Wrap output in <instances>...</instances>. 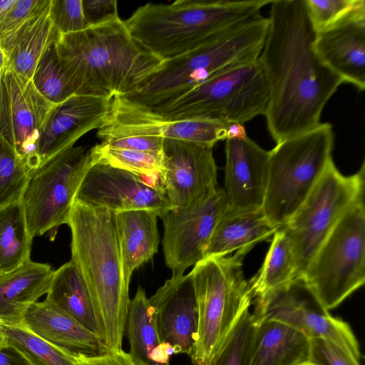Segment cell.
Instances as JSON below:
<instances>
[{
	"instance_id": "484cf974",
	"label": "cell",
	"mask_w": 365,
	"mask_h": 365,
	"mask_svg": "<svg viewBox=\"0 0 365 365\" xmlns=\"http://www.w3.org/2000/svg\"><path fill=\"white\" fill-rule=\"evenodd\" d=\"M256 322L250 365H304L309 362V338L275 320Z\"/></svg>"
},
{
	"instance_id": "f35d334b",
	"label": "cell",
	"mask_w": 365,
	"mask_h": 365,
	"mask_svg": "<svg viewBox=\"0 0 365 365\" xmlns=\"http://www.w3.org/2000/svg\"><path fill=\"white\" fill-rule=\"evenodd\" d=\"M50 17L59 34L76 33L88 27L82 0H51Z\"/></svg>"
},
{
	"instance_id": "5b68a950",
	"label": "cell",
	"mask_w": 365,
	"mask_h": 365,
	"mask_svg": "<svg viewBox=\"0 0 365 365\" xmlns=\"http://www.w3.org/2000/svg\"><path fill=\"white\" fill-rule=\"evenodd\" d=\"M269 0H178L146 4L124 21L131 35L162 60L184 53L259 14Z\"/></svg>"
},
{
	"instance_id": "8fae6325",
	"label": "cell",
	"mask_w": 365,
	"mask_h": 365,
	"mask_svg": "<svg viewBox=\"0 0 365 365\" xmlns=\"http://www.w3.org/2000/svg\"><path fill=\"white\" fill-rule=\"evenodd\" d=\"M93 162L90 150L71 147L43 162L31 174L21 198L31 236L48 233L67 224L77 191Z\"/></svg>"
},
{
	"instance_id": "2e32d148",
	"label": "cell",
	"mask_w": 365,
	"mask_h": 365,
	"mask_svg": "<svg viewBox=\"0 0 365 365\" xmlns=\"http://www.w3.org/2000/svg\"><path fill=\"white\" fill-rule=\"evenodd\" d=\"M74 200L114 212L150 209L158 217L172 209L160 184L100 163L90 167Z\"/></svg>"
},
{
	"instance_id": "ac0fdd59",
	"label": "cell",
	"mask_w": 365,
	"mask_h": 365,
	"mask_svg": "<svg viewBox=\"0 0 365 365\" xmlns=\"http://www.w3.org/2000/svg\"><path fill=\"white\" fill-rule=\"evenodd\" d=\"M225 187L228 208L235 212L262 210L267 176L269 151L248 136L225 140Z\"/></svg>"
},
{
	"instance_id": "4dcf8cb0",
	"label": "cell",
	"mask_w": 365,
	"mask_h": 365,
	"mask_svg": "<svg viewBox=\"0 0 365 365\" xmlns=\"http://www.w3.org/2000/svg\"><path fill=\"white\" fill-rule=\"evenodd\" d=\"M297 278L290 243L279 228L273 238L258 272L248 282L253 297L278 289Z\"/></svg>"
},
{
	"instance_id": "83f0119b",
	"label": "cell",
	"mask_w": 365,
	"mask_h": 365,
	"mask_svg": "<svg viewBox=\"0 0 365 365\" xmlns=\"http://www.w3.org/2000/svg\"><path fill=\"white\" fill-rule=\"evenodd\" d=\"M50 6L0 41L7 55V68L29 79L45 50L59 36L50 17Z\"/></svg>"
},
{
	"instance_id": "7bdbcfd3",
	"label": "cell",
	"mask_w": 365,
	"mask_h": 365,
	"mask_svg": "<svg viewBox=\"0 0 365 365\" xmlns=\"http://www.w3.org/2000/svg\"><path fill=\"white\" fill-rule=\"evenodd\" d=\"M76 360L79 365H138L129 354L120 350L107 351L96 356H81Z\"/></svg>"
},
{
	"instance_id": "7c38bea8",
	"label": "cell",
	"mask_w": 365,
	"mask_h": 365,
	"mask_svg": "<svg viewBox=\"0 0 365 365\" xmlns=\"http://www.w3.org/2000/svg\"><path fill=\"white\" fill-rule=\"evenodd\" d=\"M252 313L257 321L275 320L309 339L329 340L360 359L359 342L349 325L331 316L302 277L256 297Z\"/></svg>"
},
{
	"instance_id": "d6a6232c",
	"label": "cell",
	"mask_w": 365,
	"mask_h": 365,
	"mask_svg": "<svg viewBox=\"0 0 365 365\" xmlns=\"http://www.w3.org/2000/svg\"><path fill=\"white\" fill-rule=\"evenodd\" d=\"M93 163H100L147 178H154L163 169V153L110 147L99 143L90 149Z\"/></svg>"
},
{
	"instance_id": "603a6c76",
	"label": "cell",
	"mask_w": 365,
	"mask_h": 365,
	"mask_svg": "<svg viewBox=\"0 0 365 365\" xmlns=\"http://www.w3.org/2000/svg\"><path fill=\"white\" fill-rule=\"evenodd\" d=\"M158 212L134 209L115 212V223L125 282L133 272L158 252Z\"/></svg>"
},
{
	"instance_id": "cb8c5ba5",
	"label": "cell",
	"mask_w": 365,
	"mask_h": 365,
	"mask_svg": "<svg viewBox=\"0 0 365 365\" xmlns=\"http://www.w3.org/2000/svg\"><path fill=\"white\" fill-rule=\"evenodd\" d=\"M54 270L31 259L0 275V323L20 326L27 307L47 294Z\"/></svg>"
},
{
	"instance_id": "6da1fadb",
	"label": "cell",
	"mask_w": 365,
	"mask_h": 365,
	"mask_svg": "<svg viewBox=\"0 0 365 365\" xmlns=\"http://www.w3.org/2000/svg\"><path fill=\"white\" fill-rule=\"evenodd\" d=\"M268 19L259 59L269 87L264 115L278 143L318 126L325 105L344 81L314 51L316 32L304 0L272 1Z\"/></svg>"
},
{
	"instance_id": "3957f363",
	"label": "cell",
	"mask_w": 365,
	"mask_h": 365,
	"mask_svg": "<svg viewBox=\"0 0 365 365\" xmlns=\"http://www.w3.org/2000/svg\"><path fill=\"white\" fill-rule=\"evenodd\" d=\"M67 225L71 261L89 291L107 351L122 349L130 304L115 212L74 200Z\"/></svg>"
},
{
	"instance_id": "ba28073f",
	"label": "cell",
	"mask_w": 365,
	"mask_h": 365,
	"mask_svg": "<svg viewBox=\"0 0 365 365\" xmlns=\"http://www.w3.org/2000/svg\"><path fill=\"white\" fill-rule=\"evenodd\" d=\"M269 83L258 59L220 73L152 108L168 120L202 118L242 124L264 115Z\"/></svg>"
},
{
	"instance_id": "8d00e7d4",
	"label": "cell",
	"mask_w": 365,
	"mask_h": 365,
	"mask_svg": "<svg viewBox=\"0 0 365 365\" xmlns=\"http://www.w3.org/2000/svg\"><path fill=\"white\" fill-rule=\"evenodd\" d=\"M226 122L202 118L165 120L164 138L213 148L217 142L226 140Z\"/></svg>"
},
{
	"instance_id": "1f68e13d",
	"label": "cell",
	"mask_w": 365,
	"mask_h": 365,
	"mask_svg": "<svg viewBox=\"0 0 365 365\" xmlns=\"http://www.w3.org/2000/svg\"><path fill=\"white\" fill-rule=\"evenodd\" d=\"M256 327L246 309L204 365H250Z\"/></svg>"
},
{
	"instance_id": "7402d4cb",
	"label": "cell",
	"mask_w": 365,
	"mask_h": 365,
	"mask_svg": "<svg viewBox=\"0 0 365 365\" xmlns=\"http://www.w3.org/2000/svg\"><path fill=\"white\" fill-rule=\"evenodd\" d=\"M20 327L65 351L75 359L107 352L101 339L73 317L44 300L30 304Z\"/></svg>"
},
{
	"instance_id": "e575fe53",
	"label": "cell",
	"mask_w": 365,
	"mask_h": 365,
	"mask_svg": "<svg viewBox=\"0 0 365 365\" xmlns=\"http://www.w3.org/2000/svg\"><path fill=\"white\" fill-rule=\"evenodd\" d=\"M8 344L32 365H79L71 356L20 326L1 324Z\"/></svg>"
},
{
	"instance_id": "7dc6e473",
	"label": "cell",
	"mask_w": 365,
	"mask_h": 365,
	"mask_svg": "<svg viewBox=\"0 0 365 365\" xmlns=\"http://www.w3.org/2000/svg\"><path fill=\"white\" fill-rule=\"evenodd\" d=\"M8 67L7 55L0 43V77Z\"/></svg>"
},
{
	"instance_id": "681fc988",
	"label": "cell",
	"mask_w": 365,
	"mask_h": 365,
	"mask_svg": "<svg viewBox=\"0 0 365 365\" xmlns=\"http://www.w3.org/2000/svg\"><path fill=\"white\" fill-rule=\"evenodd\" d=\"M304 365H316V364H312V363H310V362H307V363H306V364H304Z\"/></svg>"
},
{
	"instance_id": "ee69618b",
	"label": "cell",
	"mask_w": 365,
	"mask_h": 365,
	"mask_svg": "<svg viewBox=\"0 0 365 365\" xmlns=\"http://www.w3.org/2000/svg\"><path fill=\"white\" fill-rule=\"evenodd\" d=\"M0 365H32L25 356L9 344L0 346Z\"/></svg>"
},
{
	"instance_id": "b9f144b4",
	"label": "cell",
	"mask_w": 365,
	"mask_h": 365,
	"mask_svg": "<svg viewBox=\"0 0 365 365\" xmlns=\"http://www.w3.org/2000/svg\"><path fill=\"white\" fill-rule=\"evenodd\" d=\"M82 7L88 27L120 18L115 0H82Z\"/></svg>"
},
{
	"instance_id": "44dd1931",
	"label": "cell",
	"mask_w": 365,
	"mask_h": 365,
	"mask_svg": "<svg viewBox=\"0 0 365 365\" xmlns=\"http://www.w3.org/2000/svg\"><path fill=\"white\" fill-rule=\"evenodd\" d=\"M111 100L74 95L57 104L37 143L40 163L73 147L84 134L100 128Z\"/></svg>"
},
{
	"instance_id": "30bf717a",
	"label": "cell",
	"mask_w": 365,
	"mask_h": 365,
	"mask_svg": "<svg viewBox=\"0 0 365 365\" xmlns=\"http://www.w3.org/2000/svg\"><path fill=\"white\" fill-rule=\"evenodd\" d=\"M364 170L363 163L357 173L344 175L331 160L306 200L280 227L291 245L297 278L340 217L364 197Z\"/></svg>"
},
{
	"instance_id": "f6af8a7d",
	"label": "cell",
	"mask_w": 365,
	"mask_h": 365,
	"mask_svg": "<svg viewBox=\"0 0 365 365\" xmlns=\"http://www.w3.org/2000/svg\"><path fill=\"white\" fill-rule=\"evenodd\" d=\"M247 137V131L244 124L237 122H228L227 123L226 140H241Z\"/></svg>"
},
{
	"instance_id": "5bb4252c",
	"label": "cell",
	"mask_w": 365,
	"mask_h": 365,
	"mask_svg": "<svg viewBox=\"0 0 365 365\" xmlns=\"http://www.w3.org/2000/svg\"><path fill=\"white\" fill-rule=\"evenodd\" d=\"M161 186L175 210H185L213 195L220 187L212 148L165 138Z\"/></svg>"
},
{
	"instance_id": "ffe728a7",
	"label": "cell",
	"mask_w": 365,
	"mask_h": 365,
	"mask_svg": "<svg viewBox=\"0 0 365 365\" xmlns=\"http://www.w3.org/2000/svg\"><path fill=\"white\" fill-rule=\"evenodd\" d=\"M320 60L344 82L365 89V8L315 34Z\"/></svg>"
},
{
	"instance_id": "f1b7e54d",
	"label": "cell",
	"mask_w": 365,
	"mask_h": 365,
	"mask_svg": "<svg viewBox=\"0 0 365 365\" xmlns=\"http://www.w3.org/2000/svg\"><path fill=\"white\" fill-rule=\"evenodd\" d=\"M46 294L45 300L73 317L103 341L102 332L89 291L71 260L54 270Z\"/></svg>"
},
{
	"instance_id": "d4e9b609",
	"label": "cell",
	"mask_w": 365,
	"mask_h": 365,
	"mask_svg": "<svg viewBox=\"0 0 365 365\" xmlns=\"http://www.w3.org/2000/svg\"><path fill=\"white\" fill-rule=\"evenodd\" d=\"M278 228L272 226L262 210L253 212H235L228 207L217 221L209 240L205 258L235 256L243 259L257 243L273 235Z\"/></svg>"
},
{
	"instance_id": "9a60e30c",
	"label": "cell",
	"mask_w": 365,
	"mask_h": 365,
	"mask_svg": "<svg viewBox=\"0 0 365 365\" xmlns=\"http://www.w3.org/2000/svg\"><path fill=\"white\" fill-rule=\"evenodd\" d=\"M227 207L225 190L219 187L213 195L192 208L170 210L160 216L164 227V259L173 277L184 274L187 268L205 258L212 233Z\"/></svg>"
},
{
	"instance_id": "4fadbf2b",
	"label": "cell",
	"mask_w": 365,
	"mask_h": 365,
	"mask_svg": "<svg viewBox=\"0 0 365 365\" xmlns=\"http://www.w3.org/2000/svg\"><path fill=\"white\" fill-rule=\"evenodd\" d=\"M57 104L45 98L31 79L7 68L0 77V133L27 162L40 165L37 143Z\"/></svg>"
},
{
	"instance_id": "c3c4849f",
	"label": "cell",
	"mask_w": 365,
	"mask_h": 365,
	"mask_svg": "<svg viewBox=\"0 0 365 365\" xmlns=\"http://www.w3.org/2000/svg\"><path fill=\"white\" fill-rule=\"evenodd\" d=\"M8 344L6 338L4 334L1 324L0 323V346H5Z\"/></svg>"
},
{
	"instance_id": "d590c367",
	"label": "cell",
	"mask_w": 365,
	"mask_h": 365,
	"mask_svg": "<svg viewBox=\"0 0 365 365\" xmlns=\"http://www.w3.org/2000/svg\"><path fill=\"white\" fill-rule=\"evenodd\" d=\"M56 40L42 54L31 78L37 91L54 104L61 103L75 95L60 64Z\"/></svg>"
},
{
	"instance_id": "4316f807",
	"label": "cell",
	"mask_w": 365,
	"mask_h": 365,
	"mask_svg": "<svg viewBox=\"0 0 365 365\" xmlns=\"http://www.w3.org/2000/svg\"><path fill=\"white\" fill-rule=\"evenodd\" d=\"M129 355L138 365H170L173 351L163 343L155 325L145 290L138 287L130 300L125 324Z\"/></svg>"
},
{
	"instance_id": "60d3db41",
	"label": "cell",
	"mask_w": 365,
	"mask_h": 365,
	"mask_svg": "<svg viewBox=\"0 0 365 365\" xmlns=\"http://www.w3.org/2000/svg\"><path fill=\"white\" fill-rule=\"evenodd\" d=\"M309 362L316 365H360L359 359L350 351L322 338L310 339Z\"/></svg>"
},
{
	"instance_id": "ab89813d",
	"label": "cell",
	"mask_w": 365,
	"mask_h": 365,
	"mask_svg": "<svg viewBox=\"0 0 365 365\" xmlns=\"http://www.w3.org/2000/svg\"><path fill=\"white\" fill-rule=\"evenodd\" d=\"M51 0H16L0 26V41L46 9Z\"/></svg>"
},
{
	"instance_id": "9c48e42d",
	"label": "cell",
	"mask_w": 365,
	"mask_h": 365,
	"mask_svg": "<svg viewBox=\"0 0 365 365\" xmlns=\"http://www.w3.org/2000/svg\"><path fill=\"white\" fill-rule=\"evenodd\" d=\"M302 278L328 311L338 307L364 284V197L354 202L337 221Z\"/></svg>"
},
{
	"instance_id": "e0dca14e",
	"label": "cell",
	"mask_w": 365,
	"mask_h": 365,
	"mask_svg": "<svg viewBox=\"0 0 365 365\" xmlns=\"http://www.w3.org/2000/svg\"><path fill=\"white\" fill-rule=\"evenodd\" d=\"M148 300L161 341L173 353L190 356L198 327L197 305L190 273L172 276Z\"/></svg>"
},
{
	"instance_id": "7a4b0ae2",
	"label": "cell",
	"mask_w": 365,
	"mask_h": 365,
	"mask_svg": "<svg viewBox=\"0 0 365 365\" xmlns=\"http://www.w3.org/2000/svg\"><path fill=\"white\" fill-rule=\"evenodd\" d=\"M60 64L77 96L111 100L138 91L163 60L152 53L120 18L59 34Z\"/></svg>"
},
{
	"instance_id": "74e56055",
	"label": "cell",
	"mask_w": 365,
	"mask_h": 365,
	"mask_svg": "<svg viewBox=\"0 0 365 365\" xmlns=\"http://www.w3.org/2000/svg\"><path fill=\"white\" fill-rule=\"evenodd\" d=\"M304 4L309 21L316 33L365 8L364 0H304Z\"/></svg>"
},
{
	"instance_id": "8992f818",
	"label": "cell",
	"mask_w": 365,
	"mask_h": 365,
	"mask_svg": "<svg viewBox=\"0 0 365 365\" xmlns=\"http://www.w3.org/2000/svg\"><path fill=\"white\" fill-rule=\"evenodd\" d=\"M334 139L332 125L321 123L269 150L262 210L272 226L282 227L306 200L332 160Z\"/></svg>"
},
{
	"instance_id": "bcb514c9",
	"label": "cell",
	"mask_w": 365,
	"mask_h": 365,
	"mask_svg": "<svg viewBox=\"0 0 365 365\" xmlns=\"http://www.w3.org/2000/svg\"><path fill=\"white\" fill-rule=\"evenodd\" d=\"M16 0H0V26Z\"/></svg>"
},
{
	"instance_id": "836d02e7",
	"label": "cell",
	"mask_w": 365,
	"mask_h": 365,
	"mask_svg": "<svg viewBox=\"0 0 365 365\" xmlns=\"http://www.w3.org/2000/svg\"><path fill=\"white\" fill-rule=\"evenodd\" d=\"M32 171L0 133V209L21 201Z\"/></svg>"
},
{
	"instance_id": "d6986e66",
	"label": "cell",
	"mask_w": 365,
	"mask_h": 365,
	"mask_svg": "<svg viewBox=\"0 0 365 365\" xmlns=\"http://www.w3.org/2000/svg\"><path fill=\"white\" fill-rule=\"evenodd\" d=\"M165 124V120L152 108L116 96L97 136L101 143L110 147L163 153Z\"/></svg>"
},
{
	"instance_id": "277c9868",
	"label": "cell",
	"mask_w": 365,
	"mask_h": 365,
	"mask_svg": "<svg viewBox=\"0 0 365 365\" xmlns=\"http://www.w3.org/2000/svg\"><path fill=\"white\" fill-rule=\"evenodd\" d=\"M268 28V17L261 14L238 24L163 60L138 91L122 97L148 108L171 101L220 73L258 59Z\"/></svg>"
},
{
	"instance_id": "f546056e",
	"label": "cell",
	"mask_w": 365,
	"mask_h": 365,
	"mask_svg": "<svg viewBox=\"0 0 365 365\" xmlns=\"http://www.w3.org/2000/svg\"><path fill=\"white\" fill-rule=\"evenodd\" d=\"M32 240L21 202L1 208L0 275L30 260Z\"/></svg>"
},
{
	"instance_id": "52a82bcc",
	"label": "cell",
	"mask_w": 365,
	"mask_h": 365,
	"mask_svg": "<svg viewBox=\"0 0 365 365\" xmlns=\"http://www.w3.org/2000/svg\"><path fill=\"white\" fill-rule=\"evenodd\" d=\"M242 259L205 257L190 272L198 312L197 339L190 355L193 365H204L253 298L242 269Z\"/></svg>"
}]
</instances>
